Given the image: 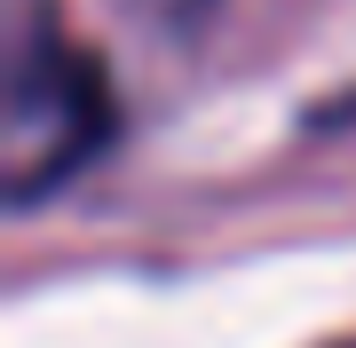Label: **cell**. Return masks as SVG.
Segmentation results:
<instances>
[{
	"label": "cell",
	"mask_w": 356,
	"mask_h": 348,
	"mask_svg": "<svg viewBox=\"0 0 356 348\" xmlns=\"http://www.w3.org/2000/svg\"><path fill=\"white\" fill-rule=\"evenodd\" d=\"M332 348H356V340H332Z\"/></svg>",
	"instance_id": "3957f363"
},
{
	"label": "cell",
	"mask_w": 356,
	"mask_h": 348,
	"mask_svg": "<svg viewBox=\"0 0 356 348\" xmlns=\"http://www.w3.org/2000/svg\"><path fill=\"white\" fill-rule=\"evenodd\" d=\"M135 8H151V16H175V24H182V16H198V8H214V0H135Z\"/></svg>",
	"instance_id": "7a4b0ae2"
},
{
	"label": "cell",
	"mask_w": 356,
	"mask_h": 348,
	"mask_svg": "<svg viewBox=\"0 0 356 348\" xmlns=\"http://www.w3.org/2000/svg\"><path fill=\"white\" fill-rule=\"evenodd\" d=\"M119 103L111 72L88 56L48 0H24L8 40V111H0V174H8L16 206H40L48 190L79 182V167L111 142Z\"/></svg>",
	"instance_id": "6da1fadb"
}]
</instances>
